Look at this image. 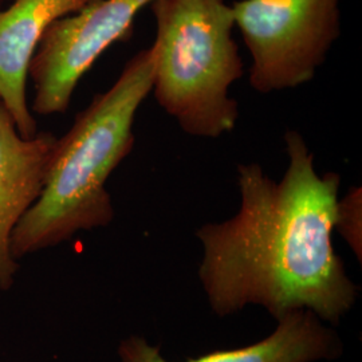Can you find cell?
I'll return each instance as SVG.
<instances>
[{"mask_svg": "<svg viewBox=\"0 0 362 362\" xmlns=\"http://www.w3.org/2000/svg\"><path fill=\"white\" fill-rule=\"evenodd\" d=\"M285 143L282 180H272L259 164H239V211L196 231L203 247L199 279L219 317L255 305L276 321L310 310L336 325L358 298L332 242L341 177L317 172L296 130L286 133Z\"/></svg>", "mask_w": 362, "mask_h": 362, "instance_id": "cell-1", "label": "cell"}, {"mask_svg": "<svg viewBox=\"0 0 362 362\" xmlns=\"http://www.w3.org/2000/svg\"><path fill=\"white\" fill-rule=\"evenodd\" d=\"M152 69L151 49L137 52L57 139L43 189L13 230L16 260L113 221L106 182L134 148L133 125L152 91Z\"/></svg>", "mask_w": 362, "mask_h": 362, "instance_id": "cell-2", "label": "cell"}, {"mask_svg": "<svg viewBox=\"0 0 362 362\" xmlns=\"http://www.w3.org/2000/svg\"><path fill=\"white\" fill-rule=\"evenodd\" d=\"M152 91L157 104L194 137L233 132L239 104L230 89L245 74L224 0H155Z\"/></svg>", "mask_w": 362, "mask_h": 362, "instance_id": "cell-3", "label": "cell"}, {"mask_svg": "<svg viewBox=\"0 0 362 362\" xmlns=\"http://www.w3.org/2000/svg\"><path fill=\"white\" fill-rule=\"evenodd\" d=\"M260 94L310 82L341 35L339 0H239L233 6Z\"/></svg>", "mask_w": 362, "mask_h": 362, "instance_id": "cell-4", "label": "cell"}, {"mask_svg": "<svg viewBox=\"0 0 362 362\" xmlns=\"http://www.w3.org/2000/svg\"><path fill=\"white\" fill-rule=\"evenodd\" d=\"M155 0H94L47 28L28 77L34 85L33 115H64L79 81L112 45L129 38L137 15Z\"/></svg>", "mask_w": 362, "mask_h": 362, "instance_id": "cell-5", "label": "cell"}, {"mask_svg": "<svg viewBox=\"0 0 362 362\" xmlns=\"http://www.w3.org/2000/svg\"><path fill=\"white\" fill-rule=\"evenodd\" d=\"M57 139L50 132L21 136L0 101V291L13 287L19 267L13 230L43 189Z\"/></svg>", "mask_w": 362, "mask_h": 362, "instance_id": "cell-6", "label": "cell"}, {"mask_svg": "<svg viewBox=\"0 0 362 362\" xmlns=\"http://www.w3.org/2000/svg\"><path fill=\"white\" fill-rule=\"evenodd\" d=\"M94 0H13L0 10V101L21 136L38 133L27 101L28 69L47 28Z\"/></svg>", "mask_w": 362, "mask_h": 362, "instance_id": "cell-7", "label": "cell"}, {"mask_svg": "<svg viewBox=\"0 0 362 362\" xmlns=\"http://www.w3.org/2000/svg\"><path fill=\"white\" fill-rule=\"evenodd\" d=\"M336 332L313 311L296 310L278 320L272 334L257 344L235 350H219L184 362H318L342 354ZM119 362H170L144 337L130 336L119 342Z\"/></svg>", "mask_w": 362, "mask_h": 362, "instance_id": "cell-8", "label": "cell"}, {"mask_svg": "<svg viewBox=\"0 0 362 362\" xmlns=\"http://www.w3.org/2000/svg\"><path fill=\"white\" fill-rule=\"evenodd\" d=\"M346 239L361 259V188H351L342 200L338 199L334 230Z\"/></svg>", "mask_w": 362, "mask_h": 362, "instance_id": "cell-9", "label": "cell"}]
</instances>
